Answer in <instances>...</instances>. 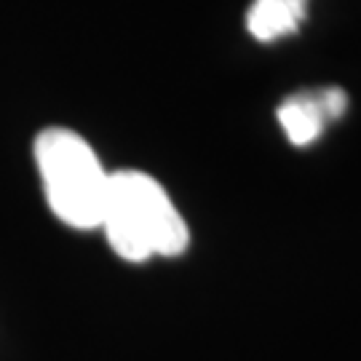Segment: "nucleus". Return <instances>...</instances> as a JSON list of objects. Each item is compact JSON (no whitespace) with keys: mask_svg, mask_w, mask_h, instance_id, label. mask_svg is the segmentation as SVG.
Masks as SVG:
<instances>
[{"mask_svg":"<svg viewBox=\"0 0 361 361\" xmlns=\"http://www.w3.org/2000/svg\"><path fill=\"white\" fill-rule=\"evenodd\" d=\"M348 94L340 86L300 91L279 104V123L295 147H308L324 134L326 123L345 116Z\"/></svg>","mask_w":361,"mask_h":361,"instance_id":"7ed1b4c3","label":"nucleus"},{"mask_svg":"<svg viewBox=\"0 0 361 361\" xmlns=\"http://www.w3.org/2000/svg\"><path fill=\"white\" fill-rule=\"evenodd\" d=\"M308 0H255L246 13V30L262 43L297 32L305 22Z\"/></svg>","mask_w":361,"mask_h":361,"instance_id":"20e7f679","label":"nucleus"},{"mask_svg":"<svg viewBox=\"0 0 361 361\" xmlns=\"http://www.w3.org/2000/svg\"><path fill=\"white\" fill-rule=\"evenodd\" d=\"M99 228L113 252L129 262H145L155 255L177 257L190 244L188 225L161 182L134 169L110 174Z\"/></svg>","mask_w":361,"mask_h":361,"instance_id":"f257e3e1","label":"nucleus"},{"mask_svg":"<svg viewBox=\"0 0 361 361\" xmlns=\"http://www.w3.org/2000/svg\"><path fill=\"white\" fill-rule=\"evenodd\" d=\"M35 164L54 214L78 231L99 228L110 174L91 145L75 131L54 126L35 140Z\"/></svg>","mask_w":361,"mask_h":361,"instance_id":"f03ea898","label":"nucleus"}]
</instances>
